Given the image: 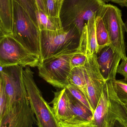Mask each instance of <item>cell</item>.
I'll list each match as a JSON object with an SVG mask.
<instances>
[{"mask_svg": "<svg viewBox=\"0 0 127 127\" xmlns=\"http://www.w3.org/2000/svg\"><path fill=\"white\" fill-rule=\"evenodd\" d=\"M9 109V103L4 84L3 80L0 78V120L7 114Z\"/></svg>", "mask_w": 127, "mask_h": 127, "instance_id": "22", "label": "cell"}, {"mask_svg": "<svg viewBox=\"0 0 127 127\" xmlns=\"http://www.w3.org/2000/svg\"><path fill=\"white\" fill-rule=\"evenodd\" d=\"M111 1L121 6L127 7V0H111Z\"/></svg>", "mask_w": 127, "mask_h": 127, "instance_id": "29", "label": "cell"}, {"mask_svg": "<svg viewBox=\"0 0 127 127\" xmlns=\"http://www.w3.org/2000/svg\"><path fill=\"white\" fill-rule=\"evenodd\" d=\"M40 31L27 11L14 0V23L10 35L40 59Z\"/></svg>", "mask_w": 127, "mask_h": 127, "instance_id": "2", "label": "cell"}, {"mask_svg": "<svg viewBox=\"0 0 127 127\" xmlns=\"http://www.w3.org/2000/svg\"><path fill=\"white\" fill-rule=\"evenodd\" d=\"M125 31L127 32V19L126 22L125 23Z\"/></svg>", "mask_w": 127, "mask_h": 127, "instance_id": "31", "label": "cell"}, {"mask_svg": "<svg viewBox=\"0 0 127 127\" xmlns=\"http://www.w3.org/2000/svg\"><path fill=\"white\" fill-rule=\"evenodd\" d=\"M81 35L75 28L55 31H40V64L50 57L77 49Z\"/></svg>", "mask_w": 127, "mask_h": 127, "instance_id": "3", "label": "cell"}, {"mask_svg": "<svg viewBox=\"0 0 127 127\" xmlns=\"http://www.w3.org/2000/svg\"><path fill=\"white\" fill-rule=\"evenodd\" d=\"M21 5L29 14L37 25L36 13L38 7L35 0H14Z\"/></svg>", "mask_w": 127, "mask_h": 127, "instance_id": "23", "label": "cell"}, {"mask_svg": "<svg viewBox=\"0 0 127 127\" xmlns=\"http://www.w3.org/2000/svg\"><path fill=\"white\" fill-rule=\"evenodd\" d=\"M68 81L69 84L73 85L80 90L88 99L83 67H76L72 69L69 76Z\"/></svg>", "mask_w": 127, "mask_h": 127, "instance_id": "18", "label": "cell"}, {"mask_svg": "<svg viewBox=\"0 0 127 127\" xmlns=\"http://www.w3.org/2000/svg\"><path fill=\"white\" fill-rule=\"evenodd\" d=\"M57 4H58L59 8V9H60V7H61V5H62V3L63 0H57Z\"/></svg>", "mask_w": 127, "mask_h": 127, "instance_id": "30", "label": "cell"}, {"mask_svg": "<svg viewBox=\"0 0 127 127\" xmlns=\"http://www.w3.org/2000/svg\"><path fill=\"white\" fill-rule=\"evenodd\" d=\"M109 106V94L106 82L97 107L94 111L92 120L97 127H106Z\"/></svg>", "mask_w": 127, "mask_h": 127, "instance_id": "14", "label": "cell"}, {"mask_svg": "<svg viewBox=\"0 0 127 127\" xmlns=\"http://www.w3.org/2000/svg\"><path fill=\"white\" fill-rule=\"evenodd\" d=\"M95 25L98 54L106 47L110 46L111 41L103 21L100 16H96Z\"/></svg>", "mask_w": 127, "mask_h": 127, "instance_id": "17", "label": "cell"}, {"mask_svg": "<svg viewBox=\"0 0 127 127\" xmlns=\"http://www.w3.org/2000/svg\"><path fill=\"white\" fill-rule=\"evenodd\" d=\"M97 16L101 17L104 22L111 41L110 46L122 60L127 59L125 38L126 31L121 10L116 6L106 4Z\"/></svg>", "mask_w": 127, "mask_h": 127, "instance_id": "6", "label": "cell"}, {"mask_svg": "<svg viewBox=\"0 0 127 127\" xmlns=\"http://www.w3.org/2000/svg\"><path fill=\"white\" fill-rule=\"evenodd\" d=\"M121 64L119 65L117 69V73L124 76L125 80H127V59L122 60Z\"/></svg>", "mask_w": 127, "mask_h": 127, "instance_id": "27", "label": "cell"}, {"mask_svg": "<svg viewBox=\"0 0 127 127\" xmlns=\"http://www.w3.org/2000/svg\"><path fill=\"white\" fill-rule=\"evenodd\" d=\"M36 17L37 25L40 31H55L63 29L59 17L50 16L39 9Z\"/></svg>", "mask_w": 127, "mask_h": 127, "instance_id": "16", "label": "cell"}, {"mask_svg": "<svg viewBox=\"0 0 127 127\" xmlns=\"http://www.w3.org/2000/svg\"><path fill=\"white\" fill-rule=\"evenodd\" d=\"M97 56L100 71L105 80H116L117 68L122 60L114 49L110 46L106 47Z\"/></svg>", "mask_w": 127, "mask_h": 127, "instance_id": "11", "label": "cell"}, {"mask_svg": "<svg viewBox=\"0 0 127 127\" xmlns=\"http://www.w3.org/2000/svg\"><path fill=\"white\" fill-rule=\"evenodd\" d=\"M59 125L60 127H97L92 120L86 121L73 118L59 122Z\"/></svg>", "mask_w": 127, "mask_h": 127, "instance_id": "24", "label": "cell"}, {"mask_svg": "<svg viewBox=\"0 0 127 127\" xmlns=\"http://www.w3.org/2000/svg\"><path fill=\"white\" fill-rule=\"evenodd\" d=\"M13 23L14 0H0V37L12 34Z\"/></svg>", "mask_w": 127, "mask_h": 127, "instance_id": "12", "label": "cell"}, {"mask_svg": "<svg viewBox=\"0 0 127 127\" xmlns=\"http://www.w3.org/2000/svg\"><path fill=\"white\" fill-rule=\"evenodd\" d=\"M37 123L29 100L13 105L0 120V127H34Z\"/></svg>", "mask_w": 127, "mask_h": 127, "instance_id": "9", "label": "cell"}, {"mask_svg": "<svg viewBox=\"0 0 127 127\" xmlns=\"http://www.w3.org/2000/svg\"><path fill=\"white\" fill-rule=\"evenodd\" d=\"M65 88L74 97L91 109L93 112L88 99L82 91L77 87L71 84H69Z\"/></svg>", "mask_w": 127, "mask_h": 127, "instance_id": "25", "label": "cell"}, {"mask_svg": "<svg viewBox=\"0 0 127 127\" xmlns=\"http://www.w3.org/2000/svg\"><path fill=\"white\" fill-rule=\"evenodd\" d=\"M83 41L87 59L85 65L83 67L88 98L94 113L106 81L100 71L97 60V54H91L90 52L88 44L87 34L83 38Z\"/></svg>", "mask_w": 127, "mask_h": 127, "instance_id": "8", "label": "cell"}, {"mask_svg": "<svg viewBox=\"0 0 127 127\" xmlns=\"http://www.w3.org/2000/svg\"><path fill=\"white\" fill-rule=\"evenodd\" d=\"M102 0L104 1L105 3H106V2L108 3V2H109V1H111V0Z\"/></svg>", "mask_w": 127, "mask_h": 127, "instance_id": "32", "label": "cell"}, {"mask_svg": "<svg viewBox=\"0 0 127 127\" xmlns=\"http://www.w3.org/2000/svg\"><path fill=\"white\" fill-rule=\"evenodd\" d=\"M47 14L53 17H59L60 9L57 0H46Z\"/></svg>", "mask_w": 127, "mask_h": 127, "instance_id": "26", "label": "cell"}, {"mask_svg": "<svg viewBox=\"0 0 127 127\" xmlns=\"http://www.w3.org/2000/svg\"><path fill=\"white\" fill-rule=\"evenodd\" d=\"M34 73L29 66L23 70V78L31 109L38 127H60L54 111L42 96L35 82Z\"/></svg>", "mask_w": 127, "mask_h": 127, "instance_id": "4", "label": "cell"}, {"mask_svg": "<svg viewBox=\"0 0 127 127\" xmlns=\"http://www.w3.org/2000/svg\"><path fill=\"white\" fill-rule=\"evenodd\" d=\"M66 90L72 115L71 118L86 121L92 120L93 116L92 111L74 97L67 89Z\"/></svg>", "mask_w": 127, "mask_h": 127, "instance_id": "15", "label": "cell"}, {"mask_svg": "<svg viewBox=\"0 0 127 127\" xmlns=\"http://www.w3.org/2000/svg\"><path fill=\"white\" fill-rule=\"evenodd\" d=\"M93 16L86 23L87 40L88 44L91 54H97V45L96 36V18Z\"/></svg>", "mask_w": 127, "mask_h": 127, "instance_id": "19", "label": "cell"}, {"mask_svg": "<svg viewBox=\"0 0 127 127\" xmlns=\"http://www.w3.org/2000/svg\"><path fill=\"white\" fill-rule=\"evenodd\" d=\"M117 97L124 104H127V80L125 79L112 81Z\"/></svg>", "mask_w": 127, "mask_h": 127, "instance_id": "21", "label": "cell"}, {"mask_svg": "<svg viewBox=\"0 0 127 127\" xmlns=\"http://www.w3.org/2000/svg\"><path fill=\"white\" fill-rule=\"evenodd\" d=\"M109 110L106 127H127V112L124 104L119 99L111 81H107Z\"/></svg>", "mask_w": 127, "mask_h": 127, "instance_id": "10", "label": "cell"}, {"mask_svg": "<svg viewBox=\"0 0 127 127\" xmlns=\"http://www.w3.org/2000/svg\"><path fill=\"white\" fill-rule=\"evenodd\" d=\"M77 49L50 57L38 66L40 77L54 87L63 89L69 84L71 59Z\"/></svg>", "mask_w": 127, "mask_h": 127, "instance_id": "5", "label": "cell"}, {"mask_svg": "<svg viewBox=\"0 0 127 127\" xmlns=\"http://www.w3.org/2000/svg\"><path fill=\"white\" fill-rule=\"evenodd\" d=\"M106 4L102 0H63L59 18L63 29L75 28L81 34L88 21Z\"/></svg>", "mask_w": 127, "mask_h": 127, "instance_id": "1", "label": "cell"}, {"mask_svg": "<svg viewBox=\"0 0 127 127\" xmlns=\"http://www.w3.org/2000/svg\"><path fill=\"white\" fill-rule=\"evenodd\" d=\"M125 106V108H126V110L127 112V104H124Z\"/></svg>", "mask_w": 127, "mask_h": 127, "instance_id": "33", "label": "cell"}, {"mask_svg": "<svg viewBox=\"0 0 127 127\" xmlns=\"http://www.w3.org/2000/svg\"><path fill=\"white\" fill-rule=\"evenodd\" d=\"M38 9L47 14L46 0H35Z\"/></svg>", "mask_w": 127, "mask_h": 127, "instance_id": "28", "label": "cell"}, {"mask_svg": "<svg viewBox=\"0 0 127 127\" xmlns=\"http://www.w3.org/2000/svg\"><path fill=\"white\" fill-rule=\"evenodd\" d=\"M87 57L85 46L83 43H79L77 51L71 59V69L76 67H83L86 62Z\"/></svg>", "mask_w": 127, "mask_h": 127, "instance_id": "20", "label": "cell"}, {"mask_svg": "<svg viewBox=\"0 0 127 127\" xmlns=\"http://www.w3.org/2000/svg\"><path fill=\"white\" fill-rule=\"evenodd\" d=\"M40 64L39 57L30 53L11 36L0 37V67L15 65L38 67Z\"/></svg>", "mask_w": 127, "mask_h": 127, "instance_id": "7", "label": "cell"}, {"mask_svg": "<svg viewBox=\"0 0 127 127\" xmlns=\"http://www.w3.org/2000/svg\"><path fill=\"white\" fill-rule=\"evenodd\" d=\"M50 103L59 122L67 121L72 118L66 88L54 92V97Z\"/></svg>", "mask_w": 127, "mask_h": 127, "instance_id": "13", "label": "cell"}]
</instances>
